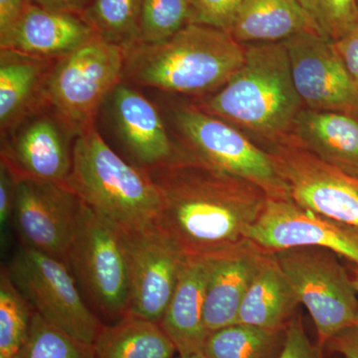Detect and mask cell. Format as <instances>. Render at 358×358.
Masks as SVG:
<instances>
[{"label":"cell","mask_w":358,"mask_h":358,"mask_svg":"<svg viewBox=\"0 0 358 358\" xmlns=\"http://www.w3.org/2000/svg\"><path fill=\"white\" fill-rule=\"evenodd\" d=\"M148 173L162 197L157 230L186 257L219 258L248 241L268 199L258 186L187 157Z\"/></svg>","instance_id":"obj_1"},{"label":"cell","mask_w":358,"mask_h":358,"mask_svg":"<svg viewBox=\"0 0 358 358\" xmlns=\"http://www.w3.org/2000/svg\"><path fill=\"white\" fill-rule=\"evenodd\" d=\"M124 79L182 95L218 91L243 65L246 47L225 30L188 23L159 44L124 47Z\"/></svg>","instance_id":"obj_2"},{"label":"cell","mask_w":358,"mask_h":358,"mask_svg":"<svg viewBox=\"0 0 358 358\" xmlns=\"http://www.w3.org/2000/svg\"><path fill=\"white\" fill-rule=\"evenodd\" d=\"M245 47L244 63L236 74L195 105L270 147L291 134L303 103L294 88L282 42Z\"/></svg>","instance_id":"obj_3"},{"label":"cell","mask_w":358,"mask_h":358,"mask_svg":"<svg viewBox=\"0 0 358 358\" xmlns=\"http://www.w3.org/2000/svg\"><path fill=\"white\" fill-rule=\"evenodd\" d=\"M66 185L122 234L157 228L162 197L148 171L126 162L95 124L78 134Z\"/></svg>","instance_id":"obj_4"},{"label":"cell","mask_w":358,"mask_h":358,"mask_svg":"<svg viewBox=\"0 0 358 358\" xmlns=\"http://www.w3.org/2000/svg\"><path fill=\"white\" fill-rule=\"evenodd\" d=\"M176 145L188 157L220 173L258 186L268 199H292L272 155L243 131L196 105L169 110Z\"/></svg>","instance_id":"obj_5"},{"label":"cell","mask_w":358,"mask_h":358,"mask_svg":"<svg viewBox=\"0 0 358 358\" xmlns=\"http://www.w3.org/2000/svg\"><path fill=\"white\" fill-rule=\"evenodd\" d=\"M124 65V47L96 35L56 61L45 87V103L78 136L93 126L101 106L122 83Z\"/></svg>","instance_id":"obj_6"},{"label":"cell","mask_w":358,"mask_h":358,"mask_svg":"<svg viewBox=\"0 0 358 358\" xmlns=\"http://www.w3.org/2000/svg\"><path fill=\"white\" fill-rule=\"evenodd\" d=\"M299 303L305 306L317 329L320 346L358 324V294L352 277L333 251L317 247L275 253Z\"/></svg>","instance_id":"obj_7"},{"label":"cell","mask_w":358,"mask_h":358,"mask_svg":"<svg viewBox=\"0 0 358 358\" xmlns=\"http://www.w3.org/2000/svg\"><path fill=\"white\" fill-rule=\"evenodd\" d=\"M66 262L98 312L117 320L128 315L129 268L122 233L84 202Z\"/></svg>","instance_id":"obj_8"},{"label":"cell","mask_w":358,"mask_h":358,"mask_svg":"<svg viewBox=\"0 0 358 358\" xmlns=\"http://www.w3.org/2000/svg\"><path fill=\"white\" fill-rule=\"evenodd\" d=\"M6 268L35 312L72 338L93 346L103 324L85 301L66 261L22 247Z\"/></svg>","instance_id":"obj_9"},{"label":"cell","mask_w":358,"mask_h":358,"mask_svg":"<svg viewBox=\"0 0 358 358\" xmlns=\"http://www.w3.org/2000/svg\"><path fill=\"white\" fill-rule=\"evenodd\" d=\"M267 152L296 203L358 231V176L322 162L291 134Z\"/></svg>","instance_id":"obj_10"},{"label":"cell","mask_w":358,"mask_h":358,"mask_svg":"<svg viewBox=\"0 0 358 358\" xmlns=\"http://www.w3.org/2000/svg\"><path fill=\"white\" fill-rule=\"evenodd\" d=\"M82 206L65 182L18 179L13 218L24 247L67 260Z\"/></svg>","instance_id":"obj_11"},{"label":"cell","mask_w":358,"mask_h":358,"mask_svg":"<svg viewBox=\"0 0 358 358\" xmlns=\"http://www.w3.org/2000/svg\"><path fill=\"white\" fill-rule=\"evenodd\" d=\"M282 42L294 88L306 108L358 117V85L334 41L317 32H303Z\"/></svg>","instance_id":"obj_12"},{"label":"cell","mask_w":358,"mask_h":358,"mask_svg":"<svg viewBox=\"0 0 358 358\" xmlns=\"http://www.w3.org/2000/svg\"><path fill=\"white\" fill-rule=\"evenodd\" d=\"M248 239L268 253L303 247L327 249L358 268V231L293 199H268Z\"/></svg>","instance_id":"obj_13"},{"label":"cell","mask_w":358,"mask_h":358,"mask_svg":"<svg viewBox=\"0 0 358 358\" xmlns=\"http://www.w3.org/2000/svg\"><path fill=\"white\" fill-rule=\"evenodd\" d=\"M76 138L53 110L43 106L1 134V159L18 178L65 182Z\"/></svg>","instance_id":"obj_14"},{"label":"cell","mask_w":358,"mask_h":358,"mask_svg":"<svg viewBox=\"0 0 358 358\" xmlns=\"http://www.w3.org/2000/svg\"><path fill=\"white\" fill-rule=\"evenodd\" d=\"M122 237L129 268L128 315L159 322L173 296L186 256L157 228Z\"/></svg>","instance_id":"obj_15"},{"label":"cell","mask_w":358,"mask_h":358,"mask_svg":"<svg viewBox=\"0 0 358 358\" xmlns=\"http://www.w3.org/2000/svg\"><path fill=\"white\" fill-rule=\"evenodd\" d=\"M109 98L115 131L136 166L148 171L185 159L160 110L138 90L122 81Z\"/></svg>","instance_id":"obj_16"},{"label":"cell","mask_w":358,"mask_h":358,"mask_svg":"<svg viewBox=\"0 0 358 358\" xmlns=\"http://www.w3.org/2000/svg\"><path fill=\"white\" fill-rule=\"evenodd\" d=\"M96 36L83 14L50 10L31 3L3 38L0 48L59 60Z\"/></svg>","instance_id":"obj_17"},{"label":"cell","mask_w":358,"mask_h":358,"mask_svg":"<svg viewBox=\"0 0 358 358\" xmlns=\"http://www.w3.org/2000/svg\"><path fill=\"white\" fill-rule=\"evenodd\" d=\"M268 253L248 240L223 256L211 259L203 307L207 333L236 324L242 301Z\"/></svg>","instance_id":"obj_18"},{"label":"cell","mask_w":358,"mask_h":358,"mask_svg":"<svg viewBox=\"0 0 358 358\" xmlns=\"http://www.w3.org/2000/svg\"><path fill=\"white\" fill-rule=\"evenodd\" d=\"M211 259L186 257L178 284L159 324L181 357L203 352L208 338L203 322L205 292Z\"/></svg>","instance_id":"obj_19"},{"label":"cell","mask_w":358,"mask_h":358,"mask_svg":"<svg viewBox=\"0 0 358 358\" xmlns=\"http://www.w3.org/2000/svg\"><path fill=\"white\" fill-rule=\"evenodd\" d=\"M291 136L322 162L358 176V117L303 108L294 120Z\"/></svg>","instance_id":"obj_20"},{"label":"cell","mask_w":358,"mask_h":358,"mask_svg":"<svg viewBox=\"0 0 358 358\" xmlns=\"http://www.w3.org/2000/svg\"><path fill=\"white\" fill-rule=\"evenodd\" d=\"M57 60L0 48V129L4 134L46 106L44 91Z\"/></svg>","instance_id":"obj_21"},{"label":"cell","mask_w":358,"mask_h":358,"mask_svg":"<svg viewBox=\"0 0 358 358\" xmlns=\"http://www.w3.org/2000/svg\"><path fill=\"white\" fill-rule=\"evenodd\" d=\"M228 32L242 45L275 43L317 32L299 0H244Z\"/></svg>","instance_id":"obj_22"},{"label":"cell","mask_w":358,"mask_h":358,"mask_svg":"<svg viewBox=\"0 0 358 358\" xmlns=\"http://www.w3.org/2000/svg\"><path fill=\"white\" fill-rule=\"evenodd\" d=\"M298 305L277 257L268 253L242 301L236 324L285 329Z\"/></svg>","instance_id":"obj_23"},{"label":"cell","mask_w":358,"mask_h":358,"mask_svg":"<svg viewBox=\"0 0 358 358\" xmlns=\"http://www.w3.org/2000/svg\"><path fill=\"white\" fill-rule=\"evenodd\" d=\"M176 352L159 322L131 315L103 326L93 345L94 358H173Z\"/></svg>","instance_id":"obj_24"},{"label":"cell","mask_w":358,"mask_h":358,"mask_svg":"<svg viewBox=\"0 0 358 358\" xmlns=\"http://www.w3.org/2000/svg\"><path fill=\"white\" fill-rule=\"evenodd\" d=\"M285 338L286 329L232 324L209 334L203 353L206 358H278Z\"/></svg>","instance_id":"obj_25"},{"label":"cell","mask_w":358,"mask_h":358,"mask_svg":"<svg viewBox=\"0 0 358 358\" xmlns=\"http://www.w3.org/2000/svg\"><path fill=\"white\" fill-rule=\"evenodd\" d=\"M143 0H93L85 20L101 38L127 47L138 41Z\"/></svg>","instance_id":"obj_26"},{"label":"cell","mask_w":358,"mask_h":358,"mask_svg":"<svg viewBox=\"0 0 358 358\" xmlns=\"http://www.w3.org/2000/svg\"><path fill=\"white\" fill-rule=\"evenodd\" d=\"M34 308L11 280L0 275V358H16L29 336Z\"/></svg>","instance_id":"obj_27"},{"label":"cell","mask_w":358,"mask_h":358,"mask_svg":"<svg viewBox=\"0 0 358 358\" xmlns=\"http://www.w3.org/2000/svg\"><path fill=\"white\" fill-rule=\"evenodd\" d=\"M190 16L192 0H143L138 41L162 43L187 25Z\"/></svg>","instance_id":"obj_28"},{"label":"cell","mask_w":358,"mask_h":358,"mask_svg":"<svg viewBox=\"0 0 358 358\" xmlns=\"http://www.w3.org/2000/svg\"><path fill=\"white\" fill-rule=\"evenodd\" d=\"M16 358H94L85 345L34 312L29 336Z\"/></svg>","instance_id":"obj_29"},{"label":"cell","mask_w":358,"mask_h":358,"mask_svg":"<svg viewBox=\"0 0 358 358\" xmlns=\"http://www.w3.org/2000/svg\"><path fill=\"white\" fill-rule=\"evenodd\" d=\"M319 34L336 41L358 22L357 0H299Z\"/></svg>","instance_id":"obj_30"},{"label":"cell","mask_w":358,"mask_h":358,"mask_svg":"<svg viewBox=\"0 0 358 358\" xmlns=\"http://www.w3.org/2000/svg\"><path fill=\"white\" fill-rule=\"evenodd\" d=\"M244 0H192L189 23L210 26L228 32Z\"/></svg>","instance_id":"obj_31"},{"label":"cell","mask_w":358,"mask_h":358,"mask_svg":"<svg viewBox=\"0 0 358 358\" xmlns=\"http://www.w3.org/2000/svg\"><path fill=\"white\" fill-rule=\"evenodd\" d=\"M278 358H324L322 346L313 345L308 338L301 315L289 320L284 346Z\"/></svg>","instance_id":"obj_32"},{"label":"cell","mask_w":358,"mask_h":358,"mask_svg":"<svg viewBox=\"0 0 358 358\" xmlns=\"http://www.w3.org/2000/svg\"><path fill=\"white\" fill-rule=\"evenodd\" d=\"M18 176L3 159H0V228L6 235L9 221L13 217L14 202Z\"/></svg>","instance_id":"obj_33"},{"label":"cell","mask_w":358,"mask_h":358,"mask_svg":"<svg viewBox=\"0 0 358 358\" xmlns=\"http://www.w3.org/2000/svg\"><path fill=\"white\" fill-rule=\"evenodd\" d=\"M334 45L358 85V22L343 37L334 41Z\"/></svg>","instance_id":"obj_34"},{"label":"cell","mask_w":358,"mask_h":358,"mask_svg":"<svg viewBox=\"0 0 358 358\" xmlns=\"http://www.w3.org/2000/svg\"><path fill=\"white\" fill-rule=\"evenodd\" d=\"M31 0H0V39L13 29Z\"/></svg>","instance_id":"obj_35"},{"label":"cell","mask_w":358,"mask_h":358,"mask_svg":"<svg viewBox=\"0 0 358 358\" xmlns=\"http://www.w3.org/2000/svg\"><path fill=\"white\" fill-rule=\"evenodd\" d=\"M327 345L345 358H358V324L343 329Z\"/></svg>","instance_id":"obj_36"},{"label":"cell","mask_w":358,"mask_h":358,"mask_svg":"<svg viewBox=\"0 0 358 358\" xmlns=\"http://www.w3.org/2000/svg\"><path fill=\"white\" fill-rule=\"evenodd\" d=\"M33 3L50 9V10L65 11V13H83L85 4L88 0H31Z\"/></svg>","instance_id":"obj_37"},{"label":"cell","mask_w":358,"mask_h":358,"mask_svg":"<svg viewBox=\"0 0 358 358\" xmlns=\"http://www.w3.org/2000/svg\"><path fill=\"white\" fill-rule=\"evenodd\" d=\"M352 281H353V285H355V289H357V294H358V268L357 267H355V268H353Z\"/></svg>","instance_id":"obj_38"},{"label":"cell","mask_w":358,"mask_h":358,"mask_svg":"<svg viewBox=\"0 0 358 358\" xmlns=\"http://www.w3.org/2000/svg\"><path fill=\"white\" fill-rule=\"evenodd\" d=\"M176 358H206V357H205L203 352H201L193 353V355H185V357L179 355V357Z\"/></svg>","instance_id":"obj_39"},{"label":"cell","mask_w":358,"mask_h":358,"mask_svg":"<svg viewBox=\"0 0 358 358\" xmlns=\"http://www.w3.org/2000/svg\"><path fill=\"white\" fill-rule=\"evenodd\" d=\"M357 8H358V0H357Z\"/></svg>","instance_id":"obj_40"}]
</instances>
